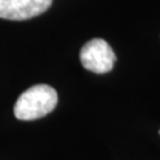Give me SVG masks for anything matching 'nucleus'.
Wrapping results in <instances>:
<instances>
[{
    "label": "nucleus",
    "instance_id": "obj_2",
    "mask_svg": "<svg viewBox=\"0 0 160 160\" xmlns=\"http://www.w3.org/2000/svg\"><path fill=\"white\" fill-rule=\"evenodd\" d=\"M80 59L86 69L96 74H104L113 69L116 57L106 40L96 38L89 40L81 49Z\"/></svg>",
    "mask_w": 160,
    "mask_h": 160
},
{
    "label": "nucleus",
    "instance_id": "obj_1",
    "mask_svg": "<svg viewBox=\"0 0 160 160\" xmlns=\"http://www.w3.org/2000/svg\"><path fill=\"white\" fill-rule=\"evenodd\" d=\"M58 95L52 87L37 84L29 88L18 97L14 115L18 120L31 121L51 113L57 106Z\"/></svg>",
    "mask_w": 160,
    "mask_h": 160
},
{
    "label": "nucleus",
    "instance_id": "obj_3",
    "mask_svg": "<svg viewBox=\"0 0 160 160\" xmlns=\"http://www.w3.org/2000/svg\"><path fill=\"white\" fill-rule=\"evenodd\" d=\"M52 0H0V18L26 20L45 12Z\"/></svg>",
    "mask_w": 160,
    "mask_h": 160
}]
</instances>
